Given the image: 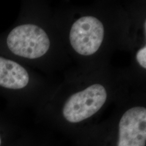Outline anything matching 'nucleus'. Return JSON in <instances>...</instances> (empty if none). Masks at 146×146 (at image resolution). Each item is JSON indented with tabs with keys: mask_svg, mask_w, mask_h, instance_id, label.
<instances>
[{
	"mask_svg": "<svg viewBox=\"0 0 146 146\" xmlns=\"http://www.w3.org/2000/svg\"><path fill=\"white\" fill-rule=\"evenodd\" d=\"M107 91L99 83L93 84L74 93L66 101L62 108L64 118L71 123H77L91 117L104 105Z\"/></svg>",
	"mask_w": 146,
	"mask_h": 146,
	"instance_id": "obj_2",
	"label": "nucleus"
},
{
	"mask_svg": "<svg viewBox=\"0 0 146 146\" xmlns=\"http://www.w3.org/2000/svg\"><path fill=\"white\" fill-rule=\"evenodd\" d=\"M105 29L98 18L84 16L72 24L69 33L72 47L77 54L91 56L101 47L104 39Z\"/></svg>",
	"mask_w": 146,
	"mask_h": 146,
	"instance_id": "obj_3",
	"label": "nucleus"
},
{
	"mask_svg": "<svg viewBox=\"0 0 146 146\" xmlns=\"http://www.w3.org/2000/svg\"><path fill=\"white\" fill-rule=\"evenodd\" d=\"M29 73L16 62L0 57V86L10 89L25 88L29 84Z\"/></svg>",
	"mask_w": 146,
	"mask_h": 146,
	"instance_id": "obj_5",
	"label": "nucleus"
},
{
	"mask_svg": "<svg viewBox=\"0 0 146 146\" xmlns=\"http://www.w3.org/2000/svg\"><path fill=\"white\" fill-rule=\"evenodd\" d=\"M7 45L16 56L36 59L43 56L50 47L46 32L39 26L26 24L12 29L7 37Z\"/></svg>",
	"mask_w": 146,
	"mask_h": 146,
	"instance_id": "obj_1",
	"label": "nucleus"
},
{
	"mask_svg": "<svg viewBox=\"0 0 146 146\" xmlns=\"http://www.w3.org/2000/svg\"><path fill=\"white\" fill-rule=\"evenodd\" d=\"M145 108H131L124 113L120 120L118 146H145Z\"/></svg>",
	"mask_w": 146,
	"mask_h": 146,
	"instance_id": "obj_4",
	"label": "nucleus"
},
{
	"mask_svg": "<svg viewBox=\"0 0 146 146\" xmlns=\"http://www.w3.org/2000/svg\"><path fill=\"white\" fill-rule=\"evenodd\" d=\"M0 145H1V138H0Z\"/></svg>",
	"mask_w": 146,
	"mask_h": 146,
	"instance_id": "obj_7",
	"label": "nucleus"
},
{
	"mask_svg": "<svg viewBox=\"0 0 146 146\" xmlns=\"http://www.w3.org/2000/svg\"><path fill=\"white\" fill-rule=\"evenodd\" d=\"M136 58L139 64L144 69L146 68V47H141L136 55Z\"/></svg>",
	"mask_w": 146,
	"mask_h": 146,
	"instance_id": "obj_6",
	"label": "nucleus"
}]
</instances>
